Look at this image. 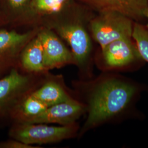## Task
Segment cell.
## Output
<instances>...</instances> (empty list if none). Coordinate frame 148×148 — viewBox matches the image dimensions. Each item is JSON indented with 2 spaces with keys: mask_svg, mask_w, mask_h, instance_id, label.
<instances>
[{
  "mask_svg": "<svg viewBox=\"0 0 148 148\" xmlns=\"http://www.w3.org/2000/svg\"><path fill=\"white\" fill-rule=\"evenodd\" d=\"M87 116L79 128V137L96 127L117 121L131 114L144 88L134 80L115 73L105 72L93 79H82Z\"/></svg>",
  "mask_w": 148,
  "mask_h": 148,
  "instance_id": "obj_1",
  "label": "cell"
},
{
  "mask_svg": "<svg viewBox=\"0 0 148 148\" xmlns=\"http://www.w3.org/2000/svg\"><path fill=\"white\" fill-rule=\"evenodd\" d=\"M54 28L59 35L68 43L82 79L92 77V45L90 34L80 21L57 24Z\"/></svg>",
  "mask_w": 148,
  "mask_h": 148,
  "instance_id": "obj_2",
  "label": "cell"
},
{
  "mask_svg": "<svg viewBox=\"0 0 148 148\" xmlns=\"http://www.w3.org/2000/svg\"><path fill=\"white\" fill-rule=\"evenodd\" d=\"M48 74H30L18 68L11 69L9 74L0 79V115H7L23 98L32 93Z\"/></svg>",
  "mask_w": 148,
  "mask_h": 148,
  "instance_id": "obj_3",
  "label": "cell"
},
{
  "mask_svg": "<svg viewBox=\"0 0 148 148\" xmlns=\"http://www.w3.org/2000/svg\"><path fill=\"white\" fill-rule=\"evenodd\" d=\"M79 128L76 123L59 126L45 123L14 122L9 131L11 138L32 145L58 143L77 136Z\"/></svg>",
  "mask_w": 148,
  "mask_h": 148,
  "instance_id": "obj_4",
  "label": "cell"
},
{
  "mask_svg": "<svg viewBox=\"0 0 148 148\" xmlns=\"http://www.w3.org/2000/svg\"><path fill=\"white\" fill-rule=\"evenodd\" d=\"M145 62L132 37L115 40L101 49L95 62L104 72L127 71L139 67Z\"/></svg>",
  "mask_w": 148,
  "mask_h": 148,
  "instance_id": "obj_5",
  "label": "cell"
},
{
  "mask_svg": "<svg viewBox=\"0 0 148 148\" xmlns=\"http://www.w3.org/2000/svg\"><path fill=\"white\" fill-rule=\"evenodd\" d=\"M134 23L132 19L120 13L106 11L90 21V29L101 49L115 40L132 37Z\"/></svg>",
  "mask_w": 148,
  "mask_h": 148,
  "instance_id": "obj_6",
  "label": "cell"
},
{
  "mask_svg": "<svg viewBox=\"0 0 148 148\" xmlns=\"http://www.w3.org/2000/svg\"><path fill=\"white\" fill-rule=\"evenodd\" d=\"M37 32L19 33L16 31L0 30V72L5 69L19 68L23 49Z\"/></svg>",
  "mask_w": 148,
  "mask_h": 148,
  "instance_id": "obj_7",
  "label": "cell"
},
{
  "mask_svg": "<svg viewBox=\"0 0 148 148\" xmlns=\"http://www.w3.org/2000/svg\"><path fill=\"white\" fill-rule=\"evenodd\" d=\"M37 35L42 45L44 66L47 71L68 65H75L71 51L54 32L49 29H43L38 32Z\"/></svg>",
  "mask_w": 148,
  "mask_h": 148,
  "instance_id": "obj_8",
  "label": "cell"
},
{
  "mask_svg": "<svg viewBox=\"0 0 148 148\" xmlns=\"http://www.w3.org/2000/svg\"><path fill=\"white\" fill-rule=\"evenodd\" d=\"M85 113V104L74 98L48 106L42 112L24 123L69 125L76 123V121Z\"/></svg>",
  "mask_w": 148,
  "mask_h": 148,
  "instance_id": "obj_9",
  "label": "cell"
},
{
  "mask_svg": "<svg viewBox=\"0 0 148 148\" xmlns=\"http://www.w3.org/2000/svg\"><path fill=\"white\" fill-rule=\"evenodd\" d=\"M99 12L114 11L139 21L145 18L148 0H80Z\"/></svg>",
  "mask_w": 148,
  "mask_h": 148,
  "instance_id": "obj_10",
  "label": "cell"
},
{
  "mask_svg": "<svg viewBox=\"0 0 148 148\" xmlns=\"http://www.w3.org/2000/svg\"><path fill=\"white\" fill-rule=\"evenodd\" d=\"M32 94L48 106L74 98L66 89L63 77L49 73L42 84Z\"/></svg>",
  "mask_w": 148,
  "mask_h": 148,
  "instance_id": "obj_11",
  "label": "cell"
},
{
  "mask_svg": "<svg viewBox=\"0 0 148 148\" xmlns=\"http://www.w3.org/2000/svg\"><path fill=\"white\" fill-rule=\"evenodd\" d=\"M19 68L30 74L49 73L45 68L42 45L37 34L23 49L19 58Z\"/></svg>",
  "mask_w": 148,
  "mask_h": 148,
  "instance_id": "obj_12",
  "label": "cell"
},
{
  "mask_svg": "<svg viewBox=\"0 0 148 148\" xmlns=\"http://www.w3.org/2000/svg\"><path fill=\"white\" fill-rule=\"evenodd\" d=\"M48 107L32 93L28 95L14 106L7 114L14 122H27L42 112Z\"/></svg>",
  "mask_w": 148,
  "mask_h": 148,
  "instance_id": "obj_13",
  "label": "cell"
},
{
  "mask_svg": "<svg viewBox=\"0 0 148 148\" xmlns=\"http://www.w3.org/2000/svg\"><path fill=\"white\" fill-rule=\"evenodd\" d=\"M132 38L141 57L148 63V30L145 26L134 22Z\"/></svg>",
  "mask_w": 148,
  "mask_h": 148,
  "instance_id": "obj_14",
  "label": "cell"
},
{
  "mask_svg": "<svg viewBox=\"0 0 148 148\" xmlns=\"http://www.w3.org/2000/svg\"><path fill=\"white\" fill-rule=\"evenodd\" d=\"M68 0H32L30 7L41 14H52L60 11Z\"/></svg>",
  "mask_w": 148,
  "mask_h": 148,
  "instance_id": "obj_15",
  "label": "cell"
},
{
  "mask_svg": "<svg viewBox=\"0 0 148 148\" xmlns=\"http://www.w3.org/2000/svg\"><path fill=\"white\" fill-rule=\"evenodd\" d=\"M41 147L34 146L32 145L23 143L17 139H10L0 142V148H41Z\"/></svg>",
  "mask_w": 148,
  "mask_h": 148,
  "instance_id": "obj_16",
  "label": "cell"
},
{
  "mask_svg": "<svg viewBox=\"0 0 148 148\" xmlns=\"http://www.w3.org/2000/svg\"><path fill=\"white\" fill-rule=\"evenodd\" d=\"M29 0H8L11 7L14 9H19L26 5Z\"/></svg>",
  "mask_w": 148,
  "mask_h": 148,
  "instance_id": "obj_17",
  "label": "cell"
},
{
  "mask_svg": "<svg viewBox=\"0 0 148 148\" xmlns=\"http://www.w3.org/2000/svg\"><path fill=\"white\" fill-rule=\"evenodd\" d=\"M145 18H147V20H148V23H147V25H146V27L147 28V29L148 30V10L147 11V13H146V15H145Z\"/></svg>",
  "mask_w": 148,
  "mask_h": 148,
  "instance_id": "obj_18",
  "label": "cell"
}]
</instances>
